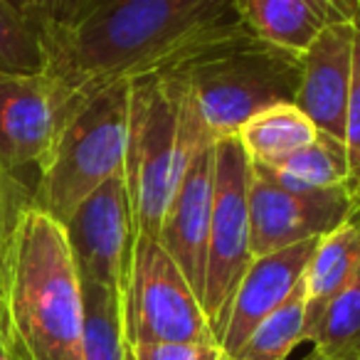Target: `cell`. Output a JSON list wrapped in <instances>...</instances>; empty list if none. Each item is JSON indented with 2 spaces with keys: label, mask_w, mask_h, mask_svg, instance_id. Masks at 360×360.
<instances>
[{
  "label": "cell",
  "mask_w": 360,
  "mask_h": 360,
  "mask_svg": "<svg viewBox=\"0 0 360 360\" xmlns=\"http://www.w3.org/2000/svg\"><path fill=\"white\" fill-rule=\"evenodd\" d=\"M242 27L237 0H86L70 25L42 32L45 75L72 111L101 86L163 72Z\"/></svg>",
  "instance_id": "obj_1"
},
{
  "label": "cell",
  "mask_w": 360,
  "mask_h": 360,
  "mask_svg": "<svg viewBox=\"0 0 360 360\" xmlns=\"http://www.w3.org/2000/svg\"><path fill=\"white\" fill-rule=\"evenodd\" d=\"M0 353L82 360V281L65 227L32 202L18 175L0 222Z\"/></svg>",
  "instance_id": "obj_2"
},
{
  "label": "cell",
  "mask_w": 360,
  "mask_h": 360,
  "mask_svg": "<svg viewBox=\"0 0 360 360\" xmlns=\"http://www.w3.org/2000/svg\"><path fill=\"white\" fill-rule=\"evenodd\" d=\"M163 72L173 77L191 114L217 143L235 139L262 111L294 104L301 60L242 27L180 57Z\"/></svg>",
  "instance_id": "obj_3"
},
{
  "label": "cell",
  "mask_w": 360,
  "mask_h": 360,
  "mask_svg": "<svg viewBox=\"0 0 360 360\" xmlns=\"http://www.w3.org/2000/svg\"><path fill=\"white\" fill-rule=\"evenodd\" d=\"M202 143H215L191 114L168 72L129 82L124 178L136 237H158L180 175Z\"/></svg>",
  "instance_id": "obj_4"
},
{
  "label": "cell",
  "mask_w": 360,
  "mask_h": 360,
  "mask_svg": "<svg viewBox=\"0 0 360 360\" xmlns=\"http://www.w3.org/2000/svg\"><path fill=\"white\" fill-rule=\"evenodd\" d=\"M129 134V82L101 86L67 114L37 168L32 202L65 222L84 198L124 173Z\"/></svg>",
  "instance_id": "obj_5"
},
{
  "label": "cell",
  "mask_w": 360,
  "mask_h": 360,
  "mask_svg": "<svg viewBox=\"0 0 360 360\" xmlns=\"http://www.w3.org/2000/svg\"><path fill=\"white\" fill-rule=\"evenodd\" d=\"M121 306L129 345L217 343L198 294L155 237L134 240Z\"/></svg>",
  "instance_id": "obj_6"
},
{
  "label": "cell",
  "mask_w": 360,
  "mask_h": 360,
  "mask_svg": "<svg viewBox=\"0 0 360 360\" xmlns=\"http://www.w3.org/2000/svg\"><path fill=\"white\" fill-rule=\"evenodd\" d=\"M250 186L252 160L237 139H222L215 143V193H212L210 242H207L205 311L215 338L225 323L227 309L252 264L250 245Z\"/></svg>",
  "instance_id": "obj_7"
},
{
  "label": "cell",
  "mask_w": 360,
  "mask_h": 360,
  "mask_svg": "<svg viewBox=\"0 0 360 360\" xmlns=\"http://www.w3.org/2000/svg\"><path fill=\"white\" fill-rule=\"evenodd\" d=\"M79 281L124 291L136 230L124 173L99 186L62 222Z\"/></svg>",
  "instance_id": "obj_8"
},
{
  "label": "cell",
  "mask_w": 360,
  "mask_h": 360,
  "mask_svg": "<svg viewBox=\"0 0 360 360\" xmlns=\"http://www.w3.org/2000/svg\"><path fill=\"white\" fill-rule=\"evenodd\" d=\"M355 212L348 188L289 191L252 168L250 245L252 255H271L306 240H321Z\"/></svg>",
  "instance_id": "obj_9"
},
{
  "label": "cell",
  "mask_w": 360,
  "mask_h": 360,
  "mask_svg": "<svg viewBox=\"0 0 360 360\" xmlns=\"http://www.w3.org/2000/svg\"><path fill=\"white\" fill-rule=\"evenodd\" d=\"M70 109L42 75L0 72V170L40 168Z\"/></svg>",
  "instance_id": "obj_10"
},
{
  "label": "cell",
  "mask_w": 360,
  "mask_h": 360,
  "mask_svg": "<svg viewBox=\"0 0 360 360\" xmlns=\"http://www.w3.org/2000/svg\"><path fill=\"white\" fill-rule=\"evenodd\" d=\"M215 193V143H202L180 175L155 240L178 264L202 304Z\"/></svg>",
  "instance_id": "obj_11"
},
{
  "label": "cell",
  "mask_w": 360,
  "mask_h": 360,
  "mask_svg": "<svg viewBox=\"0 0 360 360\" xmlns=\"http://www.w3.org/2000/svg\"><path fill=\"white\" fill-rule=\"evenodd\" d=\"M316 245L319 240H306L252 259L232 296L225 323L217 335V345L222 348L225 358L235 355L252 330L294 294L304 279Z\"/></svg>",
  "instance_id": "obj_12"
},
{
  "label": "cell",
  "mask_w": 360,
  "mask_h": 360,
  "mask_svg": "<svg viewBox=\"0 0 360 360\" xmlns=\"http://www.w3.org/2000/svg\"><path fill=\"white\" fill-rule=\"evenodd\" d=\"M301 82L294 104L319 134L345 146L350 70H353V20L326 27L299 55Z\"/></svg>",
  "instance_id": "obj_13"
},
{
  "label": "cell",
  "mask_w": 360,
  "mask_h": 360,
  "mask_svg": "<svg viewBox=\"0 0 360 360\" xmlns=\"http://www.w3.org/2000/svg\"><path fill=\"white\" fill-rule=\"evenodd\" d=\"M237 11L247 30L291 55H301L326 27L355 15L330 0H237Z\"/></svg>",
  "instance_id": "obj_14"
},
{
  "label": "cell",
  "mask_w": 360,
  "mask_h": 360,
  "mask_svg": "<svg viewBox=\"0 0 360 360\" xmlns=\"http://www.w3.org/2000/svg\"><path fill=\"white\" fill-rule=\"evenodd\" d=\"M360 269V212L355 210L348 222L321 237L311 262L304 271L306 326L304 343H311L326 309L353 281Z\"/></svg>",
  "instance_id": "obj_15"
},
{
  "label": "cell",
  "mask_w": 360,
  "mask_h": 360,
  "mask_svg": "<svg viewBox=\"0 0 360 360\" xmlns=\"http://www.w3.org/2000/svg\"><path fill=\"white\" fill-rule=\"evenodd\" d=\"M316 126L296 104H279L257 114L235 136L255 165H279L316 139Z\"/></svg>",
  "instance_id": "obj_16"
},
{
  "label": "cell",
  "mask_w": 360,
  "mask_h": 360,
  "mask_svg": "<svg viewBox=\"0 0 360 360\" xmlns=\"http://www.w3.org/2000/svg\"><path fill=\"white\" fill-rule=\"evenodd\" d=\"M252 168L269 178L271 183L289 191H326L348 188V158L345 146L326 134H316L311 143L299 148L279 165H255Z\"/></svg>",
  "instance_id": "obj_17"
},
{
  "label": "cell",
  "mask_w": 360,
  "mask_h": 360,
  "mask_svg": "<svg viewBox=\"0 0 360 360\" xmlns=\"http://www.w3.org/2000/svg\"><path fill=\"white\" fill-rule=\"evenodd\" d=\"M82 360H131L121 291L82 281Z\"/></svg>",
  "instance_id": "obj_18"
},
{
  "label": "cell",
  "mask_w": 360,
  "mask_h": 360,
  "mask_svg": "<svg viewBox=\"0 0 360 360\" xmlns=\"http://www.w3.org/2000/svg\"><path fill=\"white\" fill-rule=\"evenodd\" d=\"M306 296L304 279L296 291L250 333L235 355L225 360H286L299 343H304Z\"/></svg>",
  "instance_id": "obj_19"
},
{
  "label": "cell",
  "mask_w": 360,
  "mask_h": 360,
  "mask_svg": "<svg viewBox=\"0 0 360 360\" xmlns=\"http://www.w3.org/2000/svg\"><path fill=\"white\" fill-rule=\"evenodd\" d=\"M47 65L42 27L20 6V0H0V72L42 75Z\"/></svg>",
  "instance_id": "obj_20"
},
{
  "label": "cell",
  "mask_w": 360,
  "mask_h": 360,
  "mask_svg": "<svg viewBox=\"0 0 360 360\" xmlns=\"http://www.w3.org/2000/svg\"><path fill=\"white\" fill-rule=\"evenodd\" d=\"M311 350L328 358H360V269L326 309Z\"/></svg>",
  "instance_id": "obj_21"
},
{
  "label": "cell",
  "mask_w": 360,
  "mask_h": 360,
  "mask_svg": "<svg viewBox=\"0 0 360 360\" xmlns=\"http://www.w3.org/2000/svg\"><path fill=\"white\" fill-rule=\"evenodd\" d=\"M345 158H348V193L360 191V3L353 15V70H350L348 111H345Z\"/></svg>",
  "instance_id": "obj_22"
},
{
  "label": "cell",
  "mask_w": 360,
  "mask_h": 360,
  "mask_svg": "<svg viewBox=\"0 0 360 360\" xmlns=\"http://www.w3.org/2000/svg\"><path fill=\"white\" fill-rule=\"evenodd\" d=\"M131 360H225L217 343H141L131 345Z\"/></svg>",
  "instance_id": "obj_23"
},
{
  "label": "cell",
  "mask_w": 360,
  "mask_h": 360,
  "mask_svg": "<svg viewBox=\"0 0 360 360\" xmlns=\"http://www.w3.org/2000/svg\"><path fill=\"white\" fill-rule=\"evenodd\" d=\"M25 13L42 27V32L65 27L86 6V0H20Z\"/></svg>",
  "instance_id": "obj_24"
},
{
  "label": "cell",
  "mask_w": 360,
  "mask_h": 360,
  "mask_svg": "<svg viewBox=\"0 0 360 360\" xmlns=\"http://www.w3.org/2000/svg\"><path fill=\"white\" fill-rule=\"evenodd\" d=\"M13 175L3 173L0 170V222H3V215H6V205H8V186H11Z\"/></svg>",
  "instance_id": "obj_25"
},
{
  "label": "cell",
  "mask_w": 360,
  "mask_h": 360,
  "mask_svg": "<svg viewBox=\"0 0 360 360\" xmlns=\"http://www.w3.org/2000/svg\"><path fill=\"white\" fill-rule=\"evenodd\" d=\"M304 360H360V358H328V355H321V353H316V350H311Z\"/></svg>",
  "instance_id": "obj_26"
},
{
  "label": "cell",
  "mask_w": 360,
  "mask_h": 360,
  "mask_svg": "<svg viewBox=\"0 0 360 360\" xmlns=\"http://www.w3.org/2000/svg\"><path fill=\"white\" fill-rule=\"evenodd\" d=\"M330 3H338V6H343L350 13H355V8H358V0H330Z\"/></svg>",
  "instance_id": "obj_27"
},
{
  "label": "cell",
  "mask_w": 360,
  "mask_h": 360,
  "mask_svg": "<svg viewBox=\"0 0 360 360\" xmlns=\"http://www.w3.org/2000/svg\"><path fill=\"white\" fill-rule=\"evenodd\" d=\"M355 210H358V212H360V191H358V193H355Z\"/></svg>",
  "instance_id": "obj_28"
},
{
  "label": "cell",
  "mask_w": 360,
  "mask_h": 360,
  "mask_svg": "<svg viewBox=\"0 0 360 360\" xmlns=\"http://www.w3.org/2000/svg\"><path fill=\"white\" fill-rule=\"evenodd\" d=\"M0 360H8V358H6V355H3V353H0Z\"/></svg>",
  "instance_id": "obj_29"
},
{
  "label": "cell",
  "mask_w": 360,
  "mask_h": 360,
  "mask_svg": "<svg viewBox=\"0 0 360 360\" xmlns=\"http://www.w3.org/2000/svg\"><path fill=\"white\" fill-rule=\"evenodd\" d=\"M358 3H360V0H358Z\"/></svg>",
  "instance_id": "obj_30"
}]
</instances>
